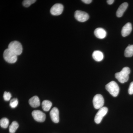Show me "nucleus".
<instances>
[{
    "label": "nucleus",
    "instance_id": "obj_1",
    "mask_svg": "<svg viewBox=\"0 0 133 133\" xmlns=\"http://www.w3.org/2000/svg\"><path fill=\"white\" fill-rule=\"evenodd\" d=\"M130 72L131 70L128 67H124L121 71L115 74V78L120 83L123 84L128 81Z\"/></svg>",
    "mask_w": 133,
    "mask_h": 133
},
{
    "label": "nucleus",
    "instance_id": "obj_2",
    "mask_svg": "<svg viewBox=\"0 0 133 133\" xmlns=\"http://www.w3.org/2000/svg\"><path fill=\"white\" fill-rule=\"evenodd\" d=\"M106 89L111 95L114 97L118 96L119 92V88L116 82L112 81L105 86Z\"/></svg>",
    "mask_w": 133,
    "mask_h": 133
},
{
    "label": "nucleus",
    "instance_id": "obj_3",
    "mask_svg": "<svg viewBox=\"0 0 133 133\" xmlns=\"http://www.w3.org/2000/svg\"><path fill=\"white\" fill-rule=\"evenodd\" d=\"M3 56L5 61L9 63H14L17 60V55L9 49L4 51Z\"/></svg>",
    "mask_w": 133,
    "mask_h": 133
},
{
    "label": "nucleus",
    "instance_id": "obj_4",
    "mask_svg": "<svg viewBox=\"0 0 133 133\" xmlns=\"http://www.w3.org/2000/svg\"><path fill=\"white\" fill-rule=\"evenodd\" d=\"M8 49L17 56L21 55L22 52V46L21 44L18 41H14L10 43Z\"/></svg>",
    "mask_w": 133,
    "mask_h": 133
},
{
    "label": "nucleus",
    "instance_id": "obj_5",
    "mask_svg": "<svg viewBox=\"0 0 133 133\" xmlns=\"http://www.w3.org/2000/svg\"><path fill=\"white\" fill-rule=\"evenodd\" d=\"M94 107L96 109H100L103 107L104 104V100L102 95L97 94L93 99Z\"/></svg>",
    "mask_w": 133,
    "mask_h": 133
},
{
    "label": "nucleus",
    "instance_id": "obj_6",
    "mask_svg": "<svg viewBox=\"0 0 133 133\" xmlns=\"http://www.w3.org/2000/svg\"><path fill=\"white\" fill-rule=\"evenodd\" d=\"M108 109L107 107H103L99 109L97 113L95 115L94 121L97 124L101 123L102 121L103 117L107 113Z\"/></svg>",
    "mask_w": 133,
    "mask_h": 133
},
{
    "label": "nucleus",
    "instance_id": "obj_7",
    "mask_svg": "<svg viewBox=\"0 0 133 133\" xmlns=\"http://www.w3.org/2000/svg\"><path fill=\"white\" fill-rule=\"evenodd\" d=\"M74 17L77 21L81 22L87 21L89 18V15L87 13L78 10L75 12Z\"/></svg>",
    "mask_w": 133,
    "mask_h": 133
},
{
    "label": "nucleus",
    "instance_id": "obj_8",
    "mask_svg": "<svg viewBox=\"0 0 133 133\" xmlns=\"http://www.w3.org/2000/svg\"><path fill=\"white\" fill-rule=\"evenodd\" d=\"M32 115L33 118L36 121L38 122H42L45 121V115L44 113L39 110H35L32 112Z\"/></svg>",
    "mask_w": 133,
    "mask_h": 133
},
{
    "label": "nucleus",
    "instance_id": "obj_9",
    "mask_svg": "<svg viewBox=\"0 0 133 133\" xmlns=\"http://www.w3.org/2000/svg\"><path fill=\"white\" fill-rule=\"evenodd\" d=\"M63 9L64 6L62 4L57 3L52 6L50 12L52 15L58 16L62 14Z\"/></svg>",
    "mask_w": 133,
    "mask_h": 133
},
{
    "label": "nucleus",
    "instance_id": "obj_10",
    "mask_svg": "<svg viewBox=\"0 0 133 133\" xmlns=\"http://www.w3.org/2000/svg\"><path fill=\"white\" fill-rule=\"evenodd\" d=\"M51 118L54 123H58L59 121V113L56 107H54L50 112Z\"/></svg>",
    "mask_w": 133,
    "mask_h": 133
},
{
    "label": "nucleus",
    "instance_id": "obj_11",
    "mask_svg": "<svg viewBox=\"0 0 133 133\" xmlns=\"http://www.w3.org/2000/svg\"><path fill=\"white\" fill-rule=\"evenodd\" d=\"M132 25L131 23L128 22L124 25L122 29V35L124 37L129 35L132 30Z\"/></svg>",
    "mask_w": 133,
    "mask_h": 133
},
{
    "label": "nucleus",
    "instance_id": "obj_12",
    "mask_svg": "<svg viewBox=\"0 0 133 133\" xmlns=\"http://www.w3.org/2000/svg\"><path fill=\"white\" fill-rule=\"evenodd\" d=\"M94 35L97 38L99 39L105 38L107 35V32L104 29L98 28L95 30L94 32Z\"/></svg>",
    "mask_w": 133,
    "mask_h": 133
},
{
    "label": "nucleus",
    "instance_id": "obj_13",
    "mask_svg": "<svg viewBox=\"0 0 133 133\" xmlns=\"http://www.w3.org/2000/svg\"><path fill=\"white\" fill-rule=\"evenodd\" d=\"M127 3L125 2L122 3L119 7L116 12V16L118 17H121L124 14V12L128 7Z\"/></svg>",
    "mask_w": 133,
    "mask_h": 133
},
{
    "label": "nucleus",
    "instance_id": "obj_14",
    "mask_svg": "<svg viewBox=\"0 0 133 133\" xmlns=\"http://www.w3.org/2000/svg\"><path fill=\"white\" fill-rule=\"evenodd\" d=\"M29 102L30 105L33 108L38 107L41 104L39 98L37 96H33L30 99Z\"/></svg>",
    "mask_w": 133,
    "mask_h": 133
},
{
    "label": "nucleus",
    "instance_id": "obj_15",
    "mask_svg": "<svg viewBox=\"0 0 133 133\" xmlns=\"http://www.w3.org/2000/svg\"><path fill=\"white\" fill-rule=\"evenodd\" d=\"M92 56L93 59L97 62H101L104 58L103 53L99 51L96 50L94 51Z\"/></svg>",
    "mask_w": 133,
    "mask_h": 133
},
{
    "label": "nucleus",
    "instance_id": "obj_16",
    "mask_svg": "<svg viewBox=\"0 0 133 133\" xmlns=\"http://www.w3.org/2000/svg\"><path fill=\"white\" fill-rule=\"evenodd\" d=\"M52 105V103L50 101H44L42 103V107L43 110L45 111H48L51 108Z\"/></svg>",
    "mask_w": 133,
    "mask_h": 133
},
{
    "label": "nucleus",
    "instance_id": "obj_17",
    "mask_svg": "<svg viewBox=\"0 0 133 133\" xmlns=\"http://www.w3.org/2000/svg\"><path fill=\"white\" fill-rule=\"evenodd\" d=\"M125 57H132L133 56V45H129L126 48L124 53Z\"/></svg>",
    "mask_w": 133,
    "mask_h": 133
},
{
    "label": "nucleus",
    "instance_id": "obj_18",
    "mask_svg": "<svg viewBox=\"0 0 133 133\" xmlns=\"http://www.w3.org/2000/svg\"><path fill=\"white\" fill-rule=\"evenodd\" d=\"M19 125L16 121H13L9 126V131L10 133H15L17 129L19 127Z\"/></svg>",
    "mask_w": 133,
    "mask_h": 133
},
{
    "label": "nucleus",
    "instance_id": "obj_19",
    "mask_svg": "<svg viewBox=\"0 0 133 133\" xmlns=\"http://www.w3.org/2000/svg\"><path fill=\"white\" fill-rule=\"evenodd\" d=\"M9 124L8 119L6 118H2L0 121V125L3 128H7Z\"/></svg>",
    "mask_w": 133,
    "mask_h": 133
},
{
    "label": "nucleus",
    "instance_id": "obj_20",
    "mask_svg": "<svg viewBox=\"0 0 133 133\" xmlns=\"http://www.w3.org/2000/svg\"><path fill=\"white\" fill-rule=\"evenodd\" d=\"M36 1V0H24L22 4L24 7L28 8L33 3H35Z\"/></svg>",
    "mask_w": 133,
    "mask_h": 133
},
{
    "label": "nucleus",
    "instance_id": "obj_21",
    "mask_svg": "<svg viewBox=\"0 0 133 133\" xmlns=\"http://www.w3.org/2000/svg\"><path fill=\"white\" fill-rule=\"evenodd\" d=\"M18 104V101L17 99L14 98L10 100V106L12 108H15Z\"/></svg>",
    "mask_w": 133,
    "mask_h": 133
},
{
    "label": "nucleus",
    "instance_id": "obj_22",
    "mask_svg": "<svg viewBox=\"0 0 133 133\" xmlns=\"http://www.w3.org/2000/svg\"><path fill=\"white\" fill-rule=\"evenodd\" d=\"M12 95L9 92L5 91L3 94V98L6 101H9L11 99Z\"/></svg>",
    "mask_w": 133,
    "mask_h": 133
},
{
    "label": "nucleus",
    "instance_id": "obj_23",
    "mask_svg": "<svg viewBox=\"0 0 133 133\" xmlns=\"http://www.w3.org/2000/svg\"><path fill=\"white\" fill-rule=\"evenodd\" d=\"M128 93L130 95L133 94V81L131 82L128 89Z\"/></svg>",
    "mask_w": 133,
    "mask_h": 133
},
{
    "label": "nucleus",
    "instance_id": "obj_24",
    "mask_svg": "<svg viewBox=\"0 0 133 133\" xmlns=\"http://www.w3.org/2000/svg\"><path fill=\"white\" fill-rule=\"evenodd\" d=\"M82 1L87 4H89L91 3L92 2V0H82Z\"/></svg>",
    "mask_w": 133,
    "mask_h": 133
},
{
    "label": "nucleus",
    "instance_id": "obj_25",
    "mask_svg": "<svg viewBox=\"0 0 133 133\" xmlns=\"http://www.w3.org/2000/svg\"><path fill=\"white\" fill-rule=\"evenodd\" d=\"M114 1V0H108L107 2L109 5H112V4L113 3Z\"/></svg>",
    "mask_w": 133,
    "mask_h": 133
}]
</instances>
